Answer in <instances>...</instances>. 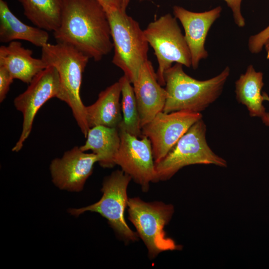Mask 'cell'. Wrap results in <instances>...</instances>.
Returning a JSON list of instances; mask_svg holds the SVG:
<instances>
[{"label":"cell","instance_id":"obj_13","mask_svg":"<svg viewBox=\"0 0 269 269\" xmlns=\"http://www.w3.org/2000/svg\"><path fill=\"white\" fill-rule=\"evenodd\" d=\"M221 11L220 6L201 12L191 11L177 5L173 7L174 16L184 28V37L191 54V66L195 70L200 60L208 57L205 40L210 28L220 17Z\"/></svg>","mask_w":269,"mask_h":269},{"label":"cell","instance_id":"obj_28","mask_svg":"<svg viewBox=\"0 0 269 269\" xmlns=\"http://www.w3.org/2000/svg\"><path fill=\"white\" fill-rule=\"evenodd\" d=\"M265 48L267 53V58H269V40H268L265 45Z\"/></svg>","mask_w":269,"mask_h":269},{"label":"cell","instance_id":"obj_3","mask_svg":"<svg viewBox=\"0 0 269 269\" xmlns=\"http://www.w3.org/2000/svg\"><path fill=\"white\" fill-rule=\"evenodd\" d=\"M41 58L47 67L57 69L60 93L58 99L71 108L81 132L86 137L90 129L86 121V106L80 96L83 73L90 58L75 47L64 43H47L41 47Z\"/></svg>","mask_w":269,"mask_h":269},{"label":"cell","instance_id":"obj_19","mask_svg":"<svg viewBox=\"0 0 269 269\" xmlns=\"http://www.w3.org/2000/svg\"><path fill=\"white\" fill-rule=\"evenodd\" d=\"M264 85L263 73L256 71L252 65L235 82L237 100L246 107L252 117L262 118L266 113L261 93Z\"/></svg>","mask_w":269,"mask_h":269},{"label":"cell","instance_id":"obj_12","mask_svg":"<svg viewBox=\"0 0 269 269\" xmlns=\"http://www.w3.org/2000/svg\"><path fill=\"white\" fill-rule=\"evenodd\" d=\"M97 162L98 157L95 154L86 153L75 146L61 157L52 160L49 166L52 181L61 190L81 191Z\"/></svg>","mask_w":269,"mask_h":269},{"label":"cell","instance_id":"obj_6","mask_svg":"<svg viewBox=\"0 0 269 269\" xmlns=\"http://www.w3.org/2000/svg\"><path fill=\"white\" fill-rule=\"evenodd\" d=\"M206 134V126L201 119L189 128L162 159L155 163L157 182L170 179L180 169L190 165L226 167L227 161L208 144Z\"/></svg>","mask_w":269,"mask_h":269},{"label":"cell","instance_id":"obj_9","mask_svg":"<svg viewBox=\"0 0 269 269\" xmlns=\"http://www.w3.org/2000/svg\"><path fill=\"white\" fill-rule=\"evenodd\" d=\"M60 83L57 69L48 66L37 74L29 85L13 100L16 110L23 116L22 131L12 151L18 152L30 134L35 116L39 109L49 99L58 98Z\"/></svg>","mask_w":269,"mask_h":269},{"label":"cell","instance_id":"obj_10","mask_svg":"<svg viewBox=\"0 0 269 269\" xmlns=\"http://www.w3.org/2000/svg\"><path fill=\"white\" fill-rule=\"evenodd\" d=\"M120 146L115 158L116 164L129 175L147 192L150 182H157L152 146L146 136L138 137L119 127Z\"/></svg>","mask_w":269,"mask_h":269},{"label":"cell","instance_id":"obj_20","mask_svg":"<svg viewBox=\"0 0 269 269\" xmlns=\"http://www.w3.org/2000/svg\"><path fill=\"white\" fill-rule=\"evenodd\" d=\"M24 15L35 26L54 32L59 27L63 0H18Z\"/></svg>","mask_w":269,"mask_h":269},{"label":"cell","instance_id":"obj_14","mask_svg":"<svg viewBox=\"0 0 269 269\" xmlns=\"http://www.w3.org/2000/svg\"><path fill=\"white\" fill-rule=\"evenodd\" d=\"M133 85L141 128L163 111L167 92L159 83L152 64L148 60L141 67Z\"/></svg>","mask_w":269,"mask_h":269},{"label":"cell","instance_id":"obj_21","mask_svg":"<svg viewBox=\"0 0 269 269\" xmlns=\"http://www.w3.org/2000/svg\"><path fill=\"white\" fill-rule=\"evenodd\" d=\"M121 86V110L123 121L121 126L127 132L141 137L140 118L132 83L125 75L119 80Z\"/></svg>","mask_w":269,"mask_h":269},{"label":"cell","instance_id":"obj_5","mask_svg":"<svg viewBox=\"0 0 269 269\" xmlns=\"http://www.w3.org/2000/svg\"><path fill=\"white\" fill-rule=\"evenodd\" d=\"M128 212V219L145 244L150 259L163 252L181 249L164 230L174 213L173 205L159 201L147 202L134 197L129 199Z\"/></svg>","mask_w":269,"mask_h":269},{"label":"cell","instance_id":"obj_17","mask_svg":"<svg viewBox=\"0 0 269 269\" xmlns=\"http://www.w3.org/2000/svg\"><path fill=\"white\" fill-rule=\"evenodd\" d=\"M48 39L47 31L24 23L12 12L6 1L0 0L1 42L23 40L41 48L48 43Z\"/></svg>","mask_w":269,"mask_h":269},{"label":"cell","instance_id":"obj_26","mask_svg":"<svg viewBox=\"0 0 269 269\" xmlns=\"http://www.w3.org/2000/svg\"><path fill=\"white\" fill-rule=\"evenodd\" d=\"M264 101L269 102V96L266 92L262 93ZM263 123L267 126L269 127V113L266 112L265 115L261 118Z\"/></svg>","mask_w":269,"mask_h":269},{"label":"cell","instance_id":"obj_15","mask_svg":"<svg viewBox=\"0 0 269 269\" xmlns=\"http://www.w3.org/2000/svg\"><path fill=\"white\" fill-rule=\"evenodd\" d=\"M0 66L4 67L14 79L29 84L34 77L47 67L41 58L32 56V51L13 41L0 47Z\"/></svg>","mask_w":269,"mask_h":269},{"label":"cell","instance_id":"obj_25","mask_svg":"<svg viewBox=\"0 0 269 269\" xmlns=\"http://www.w3.org/2000/svg\"><path fill=\"white\" fill-rule=\"evenodd\" d=\"M105 11L111 9H121L123 0H96Z\"/></svg>","mask_w":269,"mask_h":269},{"label":"cell","instance_id":"obj_23","mask_svg":"<svg viewBox=\"0 0 269 269\" xmlns=\"http://www.w3.org/2000/svg\"><path fill=\"white\" fill-rule=\"evenodd\" d=\"M13 79L9 72L4 67L0 66V103H2L5 99Z\"/></svg>","mask_w":269,"mask_h":269},{"label":"cell","instance_id":"obj_2","mask_svg":"<svg viewBox=\"0 0 269 269\" xmlns=\"http://www.w3.org/2000/svg\"><path fill=\"white\" fill-rule=\"evenodd\" d=\"M230 73V69L226 66L217 76L198 80L187 74L182 64L176 63L164 74L167 97L162 112L201 113L219 97Z\"/></svg>","mask_w":269,"mask_h":269},{"label":"cell","instance_id":"obj_18","mask_svg":"<svg viewBox=\"0 0 269 269\" xmlns=\"http://www.w3.org/2000/svg\"><path fill=\"white\" fill-rule=\"evenodd\" d=\"M86 140L80 148L83 151L91 150L98 157V162L104 168L116 165L121 138L118 128L97 126L90 128Z\"/></svg>","mask_w":269,"mask_h":269},{"label":"cell","instance_id":"obj_22","mask_svg":"<svg viewBox=\"0 0 269 269\" xmlns=\"http://www.w3.org/2000/svg\"><path fill=\"white\" fill-rule=\"evenodd\" d=\"M269 40V25L257 34L252 35L249 39L248 48L253 54L260 52Z\"/></svg>","mask_w":269,"mask_h":269},{"label":"cell","instance_id":"obj_27","mask_svg":"<svg viewBox=\"0 0 269 269\" xmlns=\"http://www.w3.org/2000/svg\"><path fill=\"white\" fill-rule=\"evenodd\" d=\"M130 1V0H123L121 9L124 12H126L127 8Z\"/></svg>","mask_w":269,"mask_h":269},{"label":"cell","instance_id":"obj_7","mask_svg":"<svg viewBox=\"0 0 269 269\" xmlns=\"http://www.w3.org/2000/svg\"><path fill=\"white\" fill-rule=\"evenodd\" d=\"M176 19L170 13L165 14L149 23L143 30L156 57L158 67L156 73L162 86L165 85L164 73L173 63L191 66L190 52Z\"/></svg>","mask_w":269,"mask_h":269},{"label":"cell","instance_id":"obj_4","mask_svg":"<svg viewBox=\"0 0 269 269\" xmlns=\"http://www.w3.org/2000/svg\"><path fill=\"white\" fill-rule=\"evenodd\" d=\"M114 49L112 63L120 68L132 83L147 61L148 43L138 22L121 9L106 11Z\"/></svg>","mask_w":269,"mask_h":269},{"label":"cell","instance_id":"obj_24","mask_svg":"<svg viewBox=\"0 0 269 269\" xmlns=\"http://www.w3.org/2000/svg\"><path fill=\"white\" fill-rule=\"evenodd\" d=\"M231 9L235 23L240 27L245 25V20L241 13V5L242 0H224Z\"/></svg>","mask_w":269,"mask_h":269},{"label":"cell","instance_id":"obj_11","mask_svg":"<svg viewBox=\"0 0 269 269\" xmlns=\"http://www.w3.org/2000/svg\"><path fill=\"white\" fill-rule=\"evenodd\" d=\"M201 119V113L162 111L144 125L141 128L142 136L151 142L155 163L162 159L189 128Z\"/></svg>","mask_w":269,"mask_h":269},{"label":"cell","instance_id":"obj_16","mask_svg":"<svg viewBox=\"0 0 269 269\" xmlns=\"http://www.w3.org/2000/svg\"><path fill=\"white\" fill-rule=\"evenodd\" d=\"M121 95V86L118 81L102 91L93 104L86 106V118L89 128L97 126L119 128L123 121Z\"/></svg>","mask_w":269,"mask_h":269},{"label":"cell","instance_id":"obj_1","mask_svg":"<svg viewBox=\"0 0 269 269\" xmlns=\"http://www.w3.org/2000/svg\"><path fill=\"white\" fill-rule=\"evenodd\" d=\"M53 36L57 43L70 45L95 61L113 48L107 12L96 0H63L60 23Z\"/></svg>","mask_w":269,"mask_h":269},{"label":"cell","instance_id":"obj_8","mask_svg":"<svg viewBox=\"0 0 269 269\" xmlns=\"http://www.w3.org/2000/svg\"><path fill=\"white\" fill-rule=\"evenodd\" d=\"M132 177L122 170L113 172L104 179L102 188L103 195L97 202L86 207L69 209L73 216L90 211L106 218L117 235L126 242H134L138 238L137 233L128 225L124 217L129 198L127 189Z\"/></svg>","mask_w":269,"mask_h":269}]
</instances>
